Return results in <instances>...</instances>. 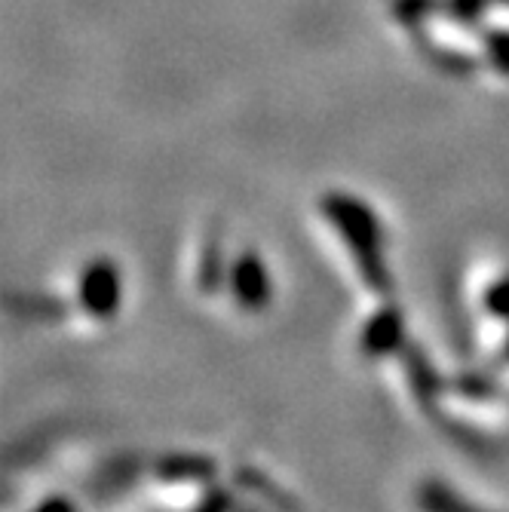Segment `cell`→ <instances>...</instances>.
I'll use <instances>...</instances> for the list:
<instances>
[{
  "label": "cell",
  "mask_w": 509,
  "mask_h": 512,
  "mask_svg": "<svg viewBox=\"0 0 509 512\" xmlns=\"http://www.w3.org/2000/svg\"><path fill=\"white\" fill-rule=\"evenodd\" d=\"M322 212H326L332 227L347 240L365 283H372L375 289H384L387 270H384V255H381L384 234H381L378 215L362 200H356L353 194H341V191H332L322 197Z\"/></svg>",
  "instance_id": "obj_1"
},
{
  "label": "cell",
  "mask_w": 509,
  "mask_h": 512,
  "mask_svg": "<svg viewBox=\"0 0 509 512\" xmlns=\"http://www.w3.org/2000/svg\"><path fill=\"white\" fill-rule=\"evenodd\" d=\"M80 295H83V304H86L92 313H96V316H108V313L117 307V295H120V279H117L114 264L105 261V258L92 261V264L83 270Z\"/></svg>",
  "instance_id": "obj_2"
},
{
  "label": "cell",
  "mask_w": 509,
  "mask_h": 512,
  "mask_svg": "<svg viewBox=\"0 0 509 512\" xmlns=\"http://www.w3.org/2000/svg\"><path fill=\"white\" fill-rule=\"evenodd\" d=\"M234 289H237L240 304H246L252 310L267 301V273L252 252L240 255V261L234 267Z\"/></svg>",
  "instance_id": "obj_3"
},
{
  "label": "cell",
  "mask_w": 509,
  "mask_h": 512,
  "mask_svg": "<svg viewBox=\"0 0 509 512\" xmlns=\"http://www.w3.org/2000/svg\"><path fill=\"white\" fill-rule=\"evenodd\" d=\"M488 7H491V0H442V13L451 22L467 25V28L479 25L482 16L488 13Z\"/></svg>",
  "instance_id": "obj_4"
},
{
  "label": "cell",
  "mask_w": 509,
  "mask_h": 512,
  "mask_svg": "<svg viewBox=\"0 0 509 512\" xmlns=\"http://www.w3.org/2000/svg\"><path fill=\"white\" fill-rule=\"evenodd\" d=\"M485 59L503 77H509V31H488L485 34Z\"/></svg>",
  "instance_id": "obj_5"
},
{
  "label": "cell",
  "mask_w": 509,
  "mask_h": 512,
  "mask_svg": "<svg viewBox=\"0 0 509 512\" xmlns=\"http://www.w3.org/2000/svg\"><path fill=\"white\" fill-rule=\"evenodd\" d=\"M421 506H424L427 512H479V509H473V506H464L457 497H451L448 488H439V485L424 488Z\"/></svg>",
  "instance_id": "obj_6"
},
{
  "label": "cell",
  "mask_w": 509,
  "mask_h": 512,
  "mask_svg": "<svg viewBox=\"0 0 509 512\" xmlns=\"http://www.w3.org/2000/svg\"><path fill=\"white\" fill-rule=\"evenodd\" d=\"M393 13H396L402 22L414 25V22H424V19L433 16V13H442V0H396V4H393Z\"/></svg>",
  "instance_id": "obj_7"
},
{
  "label": "cell",
  "mask_w": 509,
  "mask_h": 512,
  "mask_svg": "<svg viewBox=\"0 0 509 512\" xmlns=\"http://www.w3.org/2000/svg\"><path fill=\"white\" fill-rule=\"evenodd\" d=\"M396 335H399V319H396V313H387V316H378L372 322L365 344L372 347V350H387L396 341Z\"/></svg>",
  "instance_id": "obj_8"
},
{
  "label": "cell",
  "mask_w": 509,
  "mask_h": 512,
  "mask_svg": "<svg viewBox=\"0 0 509 512\" xmlns=\"http://www.w3.org/2000/svg\"><path fill=\"white\" fill-rule=\"evenodd\" d=\"M491 298H497V301H494V310H497V313H509V279H506V283H500V286L491 292Z\"/></svg>",
  "instance_id": "obj_9"
},
{
  "label": "cell",
  "mask_w": 509,
  "mask_h": 512,
  "mask_svg": "<svg viewBox=\"0 0 509 512\" xmlns=\"http://www.w3.org/2000/svg\"><path fill=\"white\" fill-rule=\"evenodd\" d=\"M494 4H503V7H509V0H494Z\"/></svg>",
  "instance_id": "obj_10"
}]
</instances>
